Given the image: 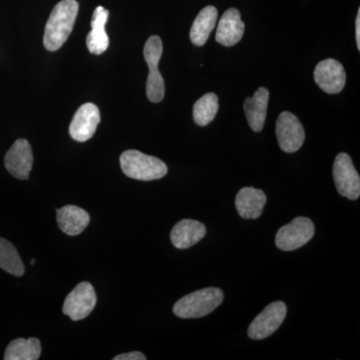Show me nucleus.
<instances>
[{
  "instance_id": "1",
  "label": "nucleus",
  "mask_w": 360,
  "mask_h": 360,
  "mask_svg": "<svg viewBox=\"0 0 360 360\" xmlns=\"http://www.w3.org/2000/svg\"><path fill=\"white\" fill-rule=\"evenodd\" d=\"M78 8L77 0H61L54 7L45 25L44 44L47 51H58L65 44L77 20Z\"/></svg>"
},
{
  "instance_id": "2",
  "label": "nucleus",
  "mask_w": 360,
  "mask_h": 360,
  "mask_svg": "<svg viewBox=\"0 0 360 360\" xmlns=\"http://www.w3.org/2000/svg\"><path fill=\"white\" fill-rule=\"evenodd\" d=\"M224 292L220 288L196 290L175 303L174 314L180 319H200L214 311L224 302Z\"/></svg>"
},
{
  "instance_id": "3",
  "label": "nucleus",
  "mask_w": 360,
  "mask_h": 360,
  "mask_svg": "<svg viewBox=\"0 0 360 360\" xmlns=\"http://www.w3.org/2000/svg\"><path fill=\"white\" fill-rule=\"evenodd\" d=\"M120 167L127 176L142 181L162 179L168 172L167 165L160 158L134 149L120 155Z\"/></svg>"
},
{
  "instance_id": "4",
  "label": "nucleus",
  "mask_w": 360,
  "mask_h": 360,
  "mask_svg": "<svg viewBox=\"0 0 360 360\" xmlns=\"http://www.w3.org/2000/svg\"><path fill=\"white\" fill-rule=\"evenodd\" d=\"M163 46L160 37H149L144 45V59L148 63L149 73L146 84V96L151 103H160L165 98V85L162 75L158 70V63L162 56Z\"/></svg>"
},
{
  "instance_id": "5",
  "label": "nucleus",
  "mask_w": 360,
  "mask_h": 360,
  "mask_svg": "<svg viewBox=\"0 0 360 360\" xmlns=\"http://www.w3.org/2000/svg\"><path fill=\"white\" fill-rule=\"evenodd\" d=\"M314 222L307 217H296L290 224L284 225L277 231L276 245L283 251L298 250L314 238Z\"/></svg>"
},
{
  "instance_id": "6",
  "label": "nucleus",
  "mask_w": 360,
  "mask_h": 360,
  "mask_svg": "<svg viewBox=\"0 0 360 360\" xmlns=\"http://www.w3.org/2000/svg\"><path fill=\"white\" fill-rule=\"evenodd\" d=\"M333 174L336 189L341 196L350 200L359 198L360 177L349 155L341 153L336 156Z\"/></svg>"
},
{
  "instance_id": "7",
  "label": "nucleus",
  "mask_w": 360,
  "mask_h": 360,
  "mask_svg": "<svg viewBox=\"0 0 360 360\" xmlns=\"http://www.w3.org/2000/svg\"><path fill=\"white\" fill-rule=\"evenodd\" d=\"M286 312L288 309L285 303H270L255 317V321L251 322L248 331L250 338L253 340H262L274 335L285 319Z\"/></svg>"
},
{
  "instance_id": "8",
  "label": "nucleus",
  "mask_w": 360,
  "mask_h": 360,
  "mask_svg": "<svg viewBox=\"0 0 360 360\" xmlns=\"http://www.w3.org/2000/svg\"><path fill=\"white\" fill-rule=\"evenodd\" d=\"M276 134L279 148L286 153H293L302 148L305 131L302 122L293 113L284 111L276 120Z\"/></svg>"
},
{
  "instance_id": "9",
  "label": "nucleus",
  "mask_w": 360,
  "mask_h": 360,
  "mask_svg": "<svg viewBox=\"0 0 360 360\" xmlns=\"http://www.w3.org/2000/svg\"><path fill=\"white\" fill-rule=\"evenodd\" d=\"M96 293L94 286L85 281L78 284L77 288L66 296L63 311L73 321H82L91 314L96 307Z\"/></svg>"
},
{
  "instance_id": "10",
  "label": "nucleus",
  "mask_w": 360,
  "mask_h": 360,
  "mask_svg": "<svg viewBox=\"0 0 360 360\" xmlns=\"http://www.w3.org/2000/svg\"><path fill=\"white\" fill-rule=\"evenodd\" d=\"M314 80L326 94H340L345 89L347 73L340 61L328 58L321 61L315 68Z\"/></svg>"
},
{
  "instance_id": "11",
  "label": "nucleus",
  "mask_w": 360,
  "mask_h": 360,
  "mask_svg": "<svg viewBox=\"0 0 360 360\" xmlns=\"http://www.w3.org/2000/svg\"><path fill=\"white\" fill-rule=\"evenodd\" d=\"M4 165L7 172L15 179L25 180L30 177L33 165L32 146L26 139H18L7 151Z\"/></svg>"
},
{
  "instance_id": "12",
  "label": "nucleus",
  "mask_w": 360,
  "mask_h": 360,
  "mask_svg": "<svg viewBox=\"0 0 360 360\" xmlns=\"http://www.w3.org/2000/svg\"><path fill=\"white\" fill-rule=\"evenodd\" d=\"M101 122V112L94 103H85L78 108L70 123V134L75 141L84 142L92 139Z\"/></svg>"
},
{
  "instance_id": "13",
  "label": "nucleus",
  "mask_w": 360,
  "mask_h": 360,
  "mask_svg": "<svg viewBox=\"0 0 360 360\" xmlns=\"http://www.w3.org/2000/svg\"><path fill=\"white\" fill-rule=\"evenodd\" d=\"M245 30L240 13L236 8H229L220 18L215 39L224 46H233L243 39Z\"/></svg>"
},
{
  "instance_id": "14",
  "label": "nucleus",
  "mask_w": 360,
  "mask_h": 360,
  "mask_svg": "<svg viewBox=\"0 0 360 360\" xmlns=\"http://www.w3.org/2000/svg\"><path fill=\"white\" fill-rule=\"evenodd\" d=\"M206 234L205 225L194 219H182L170 232L172 245L179 250H186L200 243Z\"/></svg>"
},
{
  "instance_id": "15",
  "label": "nucleus",
  "mask_w": 360,
  "mask_h": 360,
  "mask_svg": "<svg viewBox=\"0 0 360 360\" xmlns=\"http://www.w3.org/2000/svg\"><path fill=\"white\" fill-rule=\"evenodd\" d=\"M266 200V195L260 189L243 187L236 194V207L243 219H257L262 214Z\"/></svg>"
},
{
  "instance_id": "16",
  "label": "nucleus",
  "mask_w": 360,
  "mask_h": 360,
  "mask_svg": "<svg viewBox=\"0 0 360 360\" xmlns=\"http://www.w3.org/2000/svg\"><path fill=\"white\" fill-rule=\"evenodd\" d=\"M269 101V91L265 87H259L255 91V96L245 99L243 108L246 120L253 131L260 132L264 129Z\"/></svg>"
},
{
  "instance_id": "17",
  "label": "nucleus",
  "mask_w": 360,
  "mask_h": 360,
  "mask_svg": "<svg viewBox=\"0 0 360 360\" xmlns=\"http://www.w3.org/2000/svg\"><path fill=\"white\" fill-rule=\"evenodd\" d=\"M108 9L103 6H97L91 20V32L86 39L87 49L90 53L103 54L110 45V39L105 32V25L108 20Z\"/></svg>"
},
{
  "instance_id": "18",
  "label": "nucleus",
  "mask_w": 360,
  "mask_h": 360,
  "mask_svg": "<svg viewBox=\"0 0 360 360\" xmlns=\"http://www.w3.org/2000/svg\"><path fill=\"white\" fill-rule=\"evenodd\" d=\"M59 229L70 236H78L89 224V213L75 205H66L56 212Z\"/></svg>"
},
{
  "instance_id": "19",
  "label": "nucleus",
  "mask_w": 360,
  "mask_h": 360,
  "mask_svg": "<svg viewBox=\"0 0 360 360\" xmlns=\"http://www.w3.org/2000/svg\"><path fill=\"white\" fill-rule=\"evenodd\" d=\"M217 9L212 6L205 7L198 13L191 30V40L194 45L202 46L206 44L217 25Z\"/></svg>"
},
{
  "instance_id": "20",
  "label": "nucleus",
  "mask_w": 360,
  "mask_h": 360,
  "mask_svg": "<svg viewBox=\"0 0 360 360\" xmlns=\"http://www.w3.org/2000/svg\"><path fill=\"white\" fill-rule=\"evenodd\" d=\"M41 354V343L39 338H18L9 343L4 354L6 360H37Z\"/></svg>"
},
{
  "instance_id": "21",
  "label": "nucleus",
  "mask_w": 360,
  "mask_h": 360,
  "mask_svg": "<svg viewBox=\"0 0 360 360\" xmlns=\"http://www.w3.org/2000/svg\"><path fill=\"white\" fill-rule=\"evenodd\" d=\"M0 269L14 276H22L25 269L18 251L6 239L0 238Z\"/></svg>"
},
{
  "instance_id": "22",
  "label": "nucleus",
  "mask_w": 360,
  "mask_h": 360,
  "mask_svg": "<svg viewBox=\"0 0 360 360\" xmlns=\"http://www.w3.org/2000/svg\"><path fill=\"white\" fill-rule=\"evenodd\" d=\"M219 97L217 94H206L193 106V120L200 127H205L214 120L219 111Z\"/></svg>"
},
{
  "instance_id": "23",
  "label": "nucleus",
  "mask_w": 360,
  "mask_h": 360,
  "mask_svg": "<svg viewBox=\"0 0 360 360\" xmlns=\"http://www.w3.org/2000/svg\"><path fill=\"white\" fill-rule=\"evenodd\" d=\"M146 357L143 354L139 352H129V354H123L117 355L113 360H146Z\"/></svg>"
},
{
  "instance_id": "24",
  "label": "nucleus",
  "mask_w": 360,
  "mask_h": 360,
  "mask_svg": "<svg viewBox=\"0 0 360 360\" xmlns=\"http://www.w3.org/2000/svg\"><path fill=\"white\" fill-rule=\"evenodd\" d=\"M355 33H356L357 49L360 51V9H359L356 20H355Z\"/></svg>"
},
{
  "instance_id": "25",
  "label": "nucleus",
  "mask_w": 360,
  "mask_h": 360,
  "mask_svg": "<svg viewBox=\"0 0 360 360\" xmlns=\"http://www.w3.org/2000/svg\"><path fill=\"white\" fill-rule=\"evenodd\" d=\"M30 264H35V259H32V262H30Z\"/></svg>"
}]
</instances>
